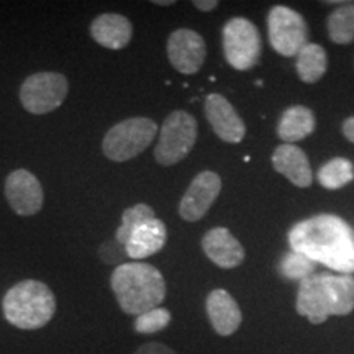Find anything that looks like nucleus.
Listing matches in <instances>:
<instances>
[{"label": "nucleus", "mask_w": 354, "mask_h": 354, "mask_svg": "<svg viewBox=\"0 0 354 354\" xmlns=\"http://www.w3.org/2000/svg\"><path fill=\"white\" fill-rule=\"evenodd\" d=\"M290 250L339 274H354V232L336 215L299 221L289 232Z\"/></svg>", "instance_id": "1"}, {"label": "nucleus", "mask_w": 354, "mask_h": 354, "mask_svg": "<svg viewBox=\"0 0 354 354\" xmlns=\"http://www.w3.org/2000/svg\"><path fill=\"white\" fill-rule=\"evenodd\" d=\"M295 307L312 325H322L333 315H349L354 310V276L315 272L300 282Z\"/></svg>", "instance_id": "2"}, {"label": "nucleus", "mask_w": 354, "mask_h": 354, "mask_svg": "<svg viewBox=\"0 0 354 354\" xmlns=\"http://www.w3.org/2000/svg\"><path fill=\"white\" fill-rule=\"evenodd\" d=\"M110 286L127 315H141L158 308L166 297V281L151 264L123 263L113 269Z\"/></svg>", "instance_id": "3"}, {"label": "nucleus", "mask_w": 354, "mask_h": 354, "mask_svg": "<svg viewBox=\"0 0 354 354\" xmlns=\"http://www.w3.org/2000/svg\"><path fill=\"white\" fill-rule=\"evenodd\" d=\"M2 310L10 325L20 330H38L55 317L56 297L44 282L26 279L7 290Z\"/></svg>", "instance_id": "4"}, {"label": "nucleus", "mask_w": 354, "mask_h": 354, "mask_svg": "<svg viewBox=\"0 0 354 354\" xmlns=\"http://www.w3.org/2000/svg\"><path fill=\"white\" fill-rule=\"evenodd\" d=\"M158 125L151 118L133 117L113 125L102 140L104 156L113 162L136 158L156 138Z\"/></svg>", "instance_id": "5"}, {"label": "nucleus", "mask_w": 354, "mask_h": 354, "mask_svg": "<svg viewBox=\"0 0 354 354\" xmlns=\"http://www.w3.org/2000/svg\"><path fill=\"white\" fill-rule=\"evenodd\" d=\"M197 120L184 110H174L159 130L154 159L161 166H174L184 161L197 141Z\"/></svg>", "instance_id": "6"}, {"label": "nucleus", "mask_w": 354, "mask_h": 354, "mask_svg": "<svg viewBox=\"0 0 354 354\" xmlns=\"http://www.w3.org/2000/svg\"><path fill=\"white\" fill-rule=\"evenodd\" d=\"M69 92V82L61 73L41 71L28 76L20 87V102L26 112L46 115L63 105Z\"/></svg>", "instance_id": "7"}, {"label": "nucleus", "mask_w": 354, "mask_h": 354, "mask_svg": "<svg viewBox=\"0 0 354 354\" xmlns=\"http://www.w3.org/2000/svg\"><path fill=\"white\" fill-rule=\"evenodd\" d=\"M223 53L228 64L236 71H248L261 57V35L251 20L234 17L223 26Z\"/></svg>", "instance_id": "8"}, {"label": "nucleus", "mask_w": 354, "mask_h": 354, "mask_svg": "<svg viewBox=\"0 0 354 354\" xmlns=\"http://www.w3.org/2000/svg\"><path fill=\"white\" fill-rule=\"evenodd\" d=\"M268 33L272 50L281 56H297L308 44V25L297 10L286 6L272 7L268 13Z\"/></svg>", "instance_id": "9"}, {"label": "nucleus", "mask_w": 354, "mask_h": 354, "mask_svg": "<svg viewBox=\"0 0 354 354\" xmlns=\"http://www.w3.org/2000/svg\"><path fill=\"white\" fill-rule=\"evenodd\" d=\"M167 57L177 73L196 74L205 63L207 44L201 33L189 28H179L167 38Z\"/></svg>", "instance_id": "10"}, {"label": "nucleus", "mask_w": 354, "mask_h": 354, "mask_svg": "<svg viewBox=\"0 0 354 354\" xmlns=\"http://www.w3.org/2000/svg\"><path fill=\"white\" fill-rule=\"evenodd\" d=\"M6 197L12 210L20 216L37 215L44 202L41 183L26 169H17L7 176Z\"/></svg>", "instance_id": "11"}, {"label": "nucleus", "mask_w": 354, "mask_h": 354, "mask_svg": "<svg viewBox=\"0 0 354 354\" xmlns=\"http://www.w3.org/2000/svg\"><path fill=\"white\" fill-rule=\"evenodd\" d=\"M221 192V177L216 172L203 171L194 177L179 203V215L185 221H198L205 216Z\"/></svg>", "instance_id": "12"}, {"label": "nucleus", "mask_w": 354, "mask_h": 354, "mask_svg": "<svg viewBox=\"0 0 354 354\" xmlns=\"http://www.w3.org/2000/svg\"><path fill=\"white\" fill-rule=\"evenodd\" d=\"M205 117L215 135L225 143H241L246 135V125L228 99L220 94H210L205 99Z\"/></svg>", "instance_id": "13"}, {"label": "nucleus", "mask_w": 354, "mask_h": 354, "mask_svg": "<svg viewBox=\"0 0 354 354\" xmlns=\"http://www.w3.org/2000/svg\"><path fill=\"white\" fill-rule=\"evenodd\" d=\"M202 250L221 269H233L245 261V248L228 228L216 227L203 234Z\"/></svg>", "instance_id": "14"}, {"label": "nucleus", "mask_w": 354, "mask_h": 354, "mask_svg": "<svg viewBox=\"0 0 354 354\" xmlns=\"http://www.w3.org/2000/svg\"><path fill=\"white\" fill-rule=\"evenodd\" d=\"M205 308L209 320L220 336H230L241 326L240 305L225 289H215L207 295Z\"/></svg>", "instance_id": "15"}, {"label": "nucleus", "mask_w": 354, "mask_h": 354, "mask_svg": "<svg viewBox=\"0 0 354 354\" xmlns=\"http://www.w3.org/2000/svg\"><path fill=\"white\" fill-rule=\"evenodd\" d=\"M91 37L107 50H123L131 41L133 25L120 13H102L92 20Z\"/></svg>", "instance_id": "16"}, {"label": "nucleus", "mask_w": 354, "mask_h": 354, "mask_svg": "<svg viewBox=\"0 0 354 354\" xmlns=\"http://www.w3.org/2000/svg\"><path fill=\"white\" fill-rule=\"evenodd\" d=\"M166 240L167 228L165 221L154 216V218L146 220L145 223L133 230L125 245L127 256L131 259L149 258V256L159 253L165 248Z\"/></svg>", "instance_id": "17"}, {"label": "nucleus", "mask_w": 354, "mask_h": 354, "mask_svg": "<svg viewBox=\"0 0 354 354\" xmlns=\"http://www.w3.org/2000/svg\"><path fill=\"white\" fill-rule=\"evenodd\" d=\"M272 167L297 187H308L313 183V172L307 154L295 145L284 143L277 146L272 153Z\"/></svg>", "instance_id": "18"}, {"label": "nucleus", "mask_w": 354, "mask_h": 354, "mask_svg": "<svg viewBox=\"0 0 354 354\" xmlns=\"http://www.w3.org/2000/svg\"><path fill=\"white\" fill-rule=\"evenodd\" d=\"M315 127L317 120L312 110L304 105H294L282 113L277 125V135L282 141H286V145H292L312 135Z\"/></svg>", "instance_id": "19"}, {"label": "nucleus", "mask_w": 354, "mask_h": 354, "mask_svg": "<svg viewBox=\"0 0 354 354\" xmlns=\"http://www.w3.org/2000/svg\"><path fill=\"white\" fill-rule=\"evenodd\" d=\"M295 68H297V74L302 82L315 84L320 81L328 68V57H326L323 46L317 43L305 44L299 51Z\"/></svg>", "instance_id": "20"}, {"label": "nucleus", "mask_w": 354, "mask_h": 354, "mask_svg": "<svg viewBox=\"0 0 354 354\" xmlns=\"http://www.w3.org/2000/svg\"><path fill=\"white\" fill-rule=\"evenodd\" d=\"M328 35L336 44H349L354 41V2H346L335 8L326 19Z\"/></svg>", "instance_id": "21"}, {"label": "nucleus", "mask_w": 354, "mask_h": 354, "mask_svg": "<svg viewBox=\"0 0 354 354\" xmlns=\"http://www.w3.org/2000/svg\"><path fill=\"white\" fill-rule=\"evenodd\" d=\"M317 177L325 189L338 190L354 179V169L346 158H335L318 169Z\"/></svg>", "instance_id": "22"}, {"label": "nucleus", "mask_w": 354, "mask_h": 354, "mask_svg": "<svg viewBox=\"0 0 354 354\" xmlns=\"http://www.w3.org/2000/svg\"><path fill=\"white\" fill-rule=\"evenodd\" d=\"M154 216H156V214H154V210L148 205V203H136V205L130 207V209L123 212L122 225L117 228V232H115V240L125 246L128 238H130V234L133 233V230L140 227L141 223H145L146 220L154 218Z\"/></svg>", "instance_id": "23"}, {"label": "nucleus", "mask_w": 354, "mask_h": 354, "mask_svg": "<svg viewBox=\"0 0 354 354\" xmlns=\"http://www.w3.org/2000/svg\"><path fill=\"white\" fill-rule=\"evenodd\" d=\"M315 261L308 259L307 256L290 251L279 263V272L282 277L289 279V281L302 282L304 279L315 274Z\"/></svg>", "instance_id": "24"}, {"label": "nucleus", "mask_w": 354, "mask_h": 354, "mask_svg": "<svg viewBox=\"0 0 354 354\" xmlns=\"http://www.w3.org/2000/svg\"><path fill=\"white\" fill-rule=\"evenodd\" d=\"M171 323V312L167 308H153L141 313L135 320V331L140 335H153L162 331Z\"/></svg>", "instance_id": "25"}, {"label": "nucleus", "mask_w": 354, "mask_h": 354, "mask_svg": "<svg viewBox=\"0 0 354 354\" xmlns=\"http://www.w3.org/2000/svg\"><path fill=\"white\" fill-rule=\"evenodd\" d=\"M99 258H100V261H104L105 264L120 266V264H123V261H125L128 256H127L125 246L120 245V243L113 238V240H109V241H105L104 245H100Z\"/></svg>", "instance_id": "26"}, {"label": "nucleus", "mask_w": 354, "mask_h": 354, "mask_svg": "<svg viewBox=\"0 0 354 354\" xmlns=\"http://www.w3.org/2000/svg\"><path fill=\"white\" fill-rule=\"evenodd\" d=\"M133 354H177V353L172 348L167 346V344L151 342V343L141 344V346Z\"/></svg>", "instance_id": "27"}, {"label": "nucleus", "mask_w": 354, "mask_h": 354, "mask_svg": "<svg viewBox=\"0 0 354 354\" xmlns=\"http://www.w3.org/2000/svg\"><path fill=\"white\" fill-rule=\"evenodd\" d=\"M194 7L201 12H212L218 7V2L216 0H194Z\"/></svg>", "instance_id": "28"}, {"label": "nucleus", "mask_w": 354, "mask_h": 354, "mask_svg": "<svg viewBox=\"0 0 354 354\" xmlns=\"http://www.w3.org/2000/svg\"><path fill=\"white\" fill-rule=\"evenodd\" d=\"M342 130H343L344 138H346L348 141H351V143H354V117H349L343 122Z\"/></svg>", "instance_id": "29"}, {"label": "nucleus", "mask_w": 354, "mask_h": 354, "mask_svg": "<svg viewBox=\"0 0 354 354\" xmlns=\"http://www.w3.org/2000/svg\"><path fill=\"white\" fill-rule=\"evenodd\" d=\"M153 3H156V6H172V3H174V2H172V0H154V2Z\"/></svg>", "instance_id": "30"}]
</instances>
